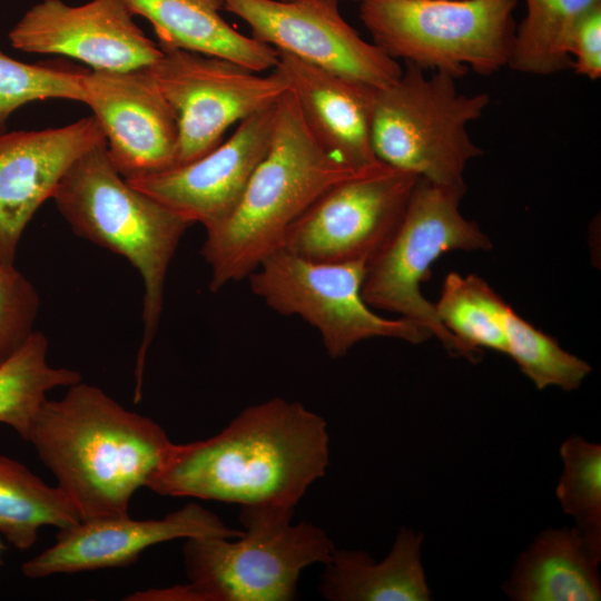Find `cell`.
<instances>
[{
    "mask_svg": "<svg viewBox=\"0 0 601 601\" xmlns=\"http://www.w3.org/2000/svg\"><path fill=\"white\" fill-rule=\"evenodd\" d=\"M328 464L326 421L299 402L274 397L243 410L209 439L173 443L146 487L165 496L294 512Z\"/></svg>",
    "mask_w": 601,
    "mask_h": 601,
    "instance_id": "obj_1",
    "label": "cell"
},
{
    "mask_svg": "<svg viewBox=\"0 0 601 601\" xmlns=\"http://www.w3.org/2000/svg\"><path fill=\"white\" fill-rule=\"evenodd\" d=\"M26 441L81 521L129 515L134 493L146 487L173 445L154 420L82 381L61 398L43 402Z\"/></svg>",
    "mask_w": 601,
    "mask_h": 601,
    "instance_id": "obj_2",
    "label": "cell"
},
{
    "mask_svg": "<svg viewBox=\"0 0 601 601\" xmlns=\"http://www.w3.org/2000/svg\"><path fill=\"white\" fill-rule=\"evenodd\" d=\"M359 171L315 140L288 90L277 102L269 147L237 206L223 221L206 228L201 255L210 268L209 289L217 292L247 278L282 248L290 225L317 197Z\"/></svg>",
    "mask_w": 601,
    "mask_h": 601,
    "instance_id": "obj_3",
    "label": "cell"
},
{
    "mask_svg": "<svg viewBox=\"0 0 601 601\" xmlns=\"http://www.w3.org/2000/svg\"><path fill=\"white\" fill-rule=\"evenodd\" d=\"M51 199L75 234L125 257L141 276L144 328L135 367V402H139L147 352L161 317L167 272L193 224L131 186L110 161L106 141L75 161Z\"/></svg>",
    "mask_w": 601,
    "mask_h": 601,
    "instance_id": "obj_4",
    "label": "cell"
},
{
    "mask_svg": "<svg viewBox=\"0 0 601 601\" xmlns=\"http://www.w3.org/2000/svg\"><path fill=\"white\" fill-rule=\"evenodd\" d=\"M294 512L240 508L237 538H190L183 548L193 601L294 600L304 569L326 564L333 541Z\"/></svg>",
    "mask_w": 601,
    "mask_h": 601,
    "instance_id": "obj_5",
    "label": "cell"
},
{
    "mask_svg": "<svg viewBox=\"0 0 601 601\" xmlns=\"http://www.w3.org/2000/svg\"><path fill=\"white\" fill-rule=\"evenodd\" d=\"M400 78L377 89L372 117V146L378 160L440 185H463L464 171L482 155L467 132L490 98L459 91L455 77L426 76L405 62Z\"/></svg>",
    "mask_w": 601,
    "mask_h": 601,
    "instance_id": "obj_6",
    "label": "cell"
},
{
    "mask_svg": "<svg viewBox=\"0 0 601 601\" xmlns=\"http://www.w3.org/2000/svg\"><path fill=\"white\" fill-rule=\"evenodd\" d=\"M464 193L465 184L440 185L420 177L397 228L366 264L362 295L372 308L421 323L450 354L475 362L480 356L445 328L421 289L443 254L493 246L477 223L460 211Z\"/></svg>",
    "mask_w": 601,
    "mask_h": 601,
    "instance_id": "obj_7",
    "label": "cell"
},
{
    "mask_svg": "<svg viewBox=\"0 0 601 601\" xmlns=\"http://www.w3.org/2000/svg\"><path fill=\"white\" fill-rule=\"evenodd\" d=\"M373 43L391 58L455 78L509 63L519 0H359Z\"/></svg>",
    "mask_w": 601,
    "mask_h": 601,
    "instance_id": "obj_8",
    "label": "cell"
},
{
    "mask_svg": "<svg viewBox=\"0 0 601 601\" xmlns=\"http://www.w3.org/2000/svg\"><path fill=\"white\" fill-rule=\"evenodd\" d=\"M365 269L364 262H314L279 248L247 278L252 292L273 311L299 316L315 327L332 358L374 337L415 345L433 337L418 322L377 315L362 295Z\"/></svg>",
    "mask_w": 601,
    "mask_h": 601,
    "instance_id": "obj_9",
    "label": "cell"
},
{
    "mask_svg": "<svg viewBox=\"0 0 601 601\" xmlns=\"http://www.w3.org/2000/svg\"><path fill=\"white\" fill-rule=\"evenodd\" d=\"M147 69L177 117L176 165L206 155L231 125L289 90L275 70L263 76L233 61L183 49H161Z\"/></svg>",
    "mask_w": 601,
    "mask_h": 601,
    "instance_id": "obj_10",
    "label": "cell"
},
{
    "mask_svg": "<svg viewBox=\"0 0 601 601\" xmlns=\"http://www.w3.org/2000/svg\"><path fill=\"white\" fill-rule=\"evenodd\" d=\"M418 178L378 161L317 197L282 248L314 262L367 264L397 228Z\"/></svg>",
    "mask_w": 601,
    "mask_h": 601,
    "instance_id": "obj_11",
    "label": "cell"
},
{
    "mask_svg": "<svg viewBox=\"0 0 601 601\" xmlns=\"http://www.w3.org/2000/svg\"><path fill=\"white\" fill-rule=\"evenodd\" d=\"M249 27L252 38L278 52L376 89L403 68L342 17L339 0H220Z\"/></svg>",
    "mask_w": 601,
    "mask_h": 601,
    "instance_id": "obj_12",
    "label": "cell"
},
{
    "mask_svg": "<svg viewBox=\"0 0 601 601\" xmlns=\"http://www.w3.org/2000/svg\"><path fill=\"white\" fill-rule=\"evenodd\" d=\"M121 0H91L69 6L42 0L29 9L9 32L17 50L60 55L101 71L147 68L161 49L136 24Z\"/></svg>",
    "mask_w": 601,
    "mask_h": 601,
    "instance_id": "obj_13",
    "label": "cell"
},
{
    "mask_svg": "<svg viewBox=\"0 0 601 601\" xmlns=\"http://www.w3.org/2000/svg\"><path fill=\"white\" fill-rule=\"evenodd\" d=\"M83 104L106 139L110 161L124 178L176 165L177 117L147 68L83 72Z\"/></svg>",
    "mask_w": 601,
    "mask_h": 601,
    "instance_id": "obj_14",
    "label": "cell"
},
{
    "mask_svg": "<svg viewBox=\"0 0 601 601\" xmlns=\"http://www.w3.org/2000/svg\"><path fill=\"white\" fill-rule=\"evenodd\" d=\"M277 102L243 119L227 140L206 155L126 180L191 224L206 229L223 221L269 147Z\"/></svg>",
    "mask_w": 601,
    "mask_h": 601,
    "instance_id": "obj_15",
    "label": "cell"
},
{
    "mask_svg": "<svg viewBox=\"0 0 601 601\" xmlns=\"http://www.w3.org/2000/svg\"><path fill=\"white\" fill-rule=\"evenodd\" d=\"M242 533L198 503H188L161 519L134 520L126 515L81 521L59 531L55 544L24 562L21 571L29 579H42L124 566L148 548L175 539L237 538Z\"/></svg>",
    "mask_w": 601,
    "mask_h": 601,
    "instance_id": "obj_16",
    "label": "cell"
},
{
    "mask_svg": "<svg viewBox=\"0 0 601 601\" xmlns=\"http://www.w3.org/2000/svg\"><path fill=\"white\" fill-rule=\"evenodd\" d=\"M106 141L93 116L42 130L0 135V253L14 263L21 236L69 168Z\"/></svg>",
    "mask_w": 601,
    "mask_h": 601,
    "instance_id": "obj_17",
    "label": "cell"
},
{
    "mask_svg": "<svg viewBox=\"0 0 601 601\" xmlns=\"http://www.w3.org/2000/svg\"><path fill=\"white\" fill-rule=\"evenodd\" d=\"M295 96L315 140L334 158L363 170L378 160L372 146L376 88L278 52L274 68Z\"/></svg>",
    "mask_w": 601,
    "mask_h": 601,
    "instance_id": "obj_18",
    "label": "cell"
},
{
    "mask_svg": "<svg viewBox=\"0 0 601 601\" xmlns=\"http://www.w3.org/2000/svg\"><path fill=\"white\" fill-rule=\"evenodd\" d=\"M147 19L161 49H183L233 61L255 72L275 68L278 51L233 28L220 0H121Z\"/></svg>",
    "mask_w": 601,
    "mask_h": 601,
    "instance_id": "obj_19",
    "label": "cell"
},
{
    "mask_svg": "<svg viewBox=\"0 0 601 601\" xmlns=\"http://www.w3.org/2000/svg\"><path fill=\"white\" fill-rule=\"evenodd\" d=\"M600 562L573 526L546 528L518 556L502 589L514 601H599Z\"/></svg>",
    "mask_w": 601,
    "mask_h": 601,
    "instance_id": "obj_20",
    "label": "cell"
},
{
    "mask_svg": "<svg viewBox=\"0 0 601 601\" xmlns=\"http://www.w3.org/2000/svg\"><path fill=\"white\" fill-rule=\"evenodd\" d=\"M423 534L402 526L390 553L375 561L361 550L336 549L318 591L331 601H430L422 564Z\"/></svg>",
    "mask_w": 601,
    "mask_h": 601,
    "instance_id": "obj_21",
    "label": "cell"
},
{
    "mask_svg": "<svg viewBox=\"0 0 601 601\" xmlns=\"http://www.w3.org/2000/svg\"><path fill=\"white\" fill-rule=\"evenodd\" d=\"M81 522L75 503L26 465L0 455V533L17 549L31 548L42 526L68 530Z\"/></svg>",
    "mask_w": 601,
    "mask_h": 601,
    "instance_id": "obj_22",
    "label": "cell"
},
{
    "mask_svg": "<svg viewBox=\"0 0 601 601\" xmlns=\"http://www.w3.org/2000/svg\"><path fill=\"white\" fill-rule=\"evenodd\" d=\"M48 339L33 331L22 345L0 363V423L26 440L47 393L82 380L78 371L48 363Z\"/></svg>",
    "mask_w": 601,
    "mask_h": 601,
    "instance_id": "obj_23",
    "label": "cell"
},
{
    "mask_svg": "<svg viewBox=\"0 0 601 601\" xmlns=\"http://www.w3.org/2000/svg\"><path fill=\"white\" fill-rule=\"evenodd\" d=\"M525 1L526 16L514 31L508 65L539 76L571 67V36L581 18L601 0Z\"/></svg>",
    "mask_w": 601,
    "mask_h": 601,
    "instance_id": "obj_24",
    "label": "cell"
},
{
    "mask_svg": "<svg viewBox=\"0 0 601 601\" xmlns=\"http://www.w3.org/2000/svg\"><path fill=\"white\" fill-rule=\"evenodd\" d=\"M445 328L467 349L506 354L504 315L509 304L481 277L450 273L434 303Z\"/></svg>",
    "mask_w": 601,
    "mask_h": 601,
    "instance_id": "obj_25",
    "label": "cell"
},
{
    "mask_svg": "<svg viewBox=\"0 0 601 601\" xmlns=\"http://www.w3.org/2000/svg\"><path fill=\"white\" fill-rule=\"evenodd\" d=\"M560 457L556 499L588 546L601 556V445L571 435L562 442Z\"/></svg>",
    "mask_w": 601,
    "mask_h": 601,
    "instance_id": "obj_26",
    "label": "cell"
},
{
    "mask_svg": "<svg viewBox=\"0 0 601 601\" xmlns=\"http://www.w3.org/2000/svg\"><path fill=\"white\" fill-rule=\"evenodd\" d=\"M506 355L538 390L554 386L578 390L591 365L569 353L550 335L538 329L509 305L504 315Z\"/></svg>",
    "mask_w": 601,
    "mask_h": 601,
    "instance_id": "obj_27",
    "label": "cell"
},
{
    "mask_svg": "<svg viewBox=\"0 0 601 601\" xmlns=\"http://www.w3.org/2000/svg\"><path fill=\"white\" fill-rule=\"evenodd\" d=\"M83 72L18 61L0 51V129L18 108L37 100L83 102Z\"/></svg>",
    "mask_w": 601,
    "mask_h": 601,
    "instance_id": "obj_28",
    "label": "cell"
},
{
    "mask_svg": "<svg viewBox=\"0 0 601 601\" xmlns=\"http://www.w3.org/2000/svg\"><path fill=\"white\" fill-rule=\"evenodd\" d=\"M39 307L36 287L0 253V363L33 332Z\"/></svg>",
    "mask_w": 601,
    "mask_h": 601,
    "instance_id": "obj_29",
    "label": "cell"
},
{
    "mask_svg": "<svg viewBox=\"0 0 601 601\" xmlns=\"http://www.w3.org/2000/svg\"><path fill=\"white\" fill-rule=\"evenodd\" d=\"M571 67L592 80L601 76V4L587 12L577 24L569 45Z\"/></svg>",
    "mask_w": 601,
    "mask_h": 601,
    "instance_id": "obj_30",
    "label": "cell"
},
{
    "mask_svg": "<svg viewBox=\"0 0 601 601\" xmlns=\"http://www.w3.org/2000/svg\"><path fill=\"white\" fill-rule=\"evenodd\" d=\"M2 549H3V545L0 542V554H1ZM0 563H1V556H0Z\"/></svg>",
    "mask_w": 601,
    "mask_h": 601,
    "instance_id": "obj_31",
    "label": "cell"
},
{
    "mask_svg": "<svg viewBox=\"0 0 601 601\" xmlns=\"http://www.w3.org/2000/svg\"><path fill=\"white\" fill-rule=\"evenodd\" d=\"M284 1H290V0H284ZM339 1H342V0H339ZM351 1H358V0H351Z\"/></svg>",
    "mask_w": 601,
    "mask_h": 601,
    "instance_id": "obj_32",
    "label": "cell"
}]
</instances>
